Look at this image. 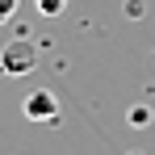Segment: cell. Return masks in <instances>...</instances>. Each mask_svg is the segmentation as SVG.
Returning a JSON list of instances; mask_svg holds the SVG:
<instances>
[{
	"mask_svg": "<svg viewBox=\"0 0 155 155\" xmlns=\"http://www.w3.org/2000/svg\"><path fill=\"white\" fill-rule=\"evenodd\" d=\"M151 122V109L143 105V109H130V126H147Z\"/></svg>",
	"mask_w": 155,
	"mask_h": 155,
	"instance_id": "obj_4",
	"label": "cell"
},
{
	"mask_svg": "<svg viewBox=\"0 0 155 155\" xmlns=\"http://www.w3.org/2000/svg\"><path fill=\"white\" fill-rule=\"evenodd\" d=\"M21 113H25L29 122H54V117H59V97L46 92V88H38V92H29V97H25Z\"/></svg>",
	"mask_w": 155,
	"mask_h": 155,
	"instance_id": "obj_2",
	"label": "cell"
},
{
	"mask_svg": "<svg viewBox=\"0 0 155 155\" xmlns=\"http://www.w3.org/2000/svg\"><path fill=\"white\" fill-rule=\"evenodd\" d=\"M34 63H38V46H34L29 38H13V42L0 51V71H4V76H29Z\"/></svg>",
	"mask_w": 155,
	"mask_h": 155,
	"instance_id": "obj_1",
	"label": "cell"
},
{
	"mask_svg": "<svg viewBox=\"0 0 155 155\" xmlns=\"http://www.w3.org/2000/svg\"><path fill=\"white\" fill-rule=\"evenodd\" d=\"M17 4H21V0H0V25H4V21L17 13Z\"/></svg>",
	"mask_w": 155,
	"mask_h": 155,
	"instance_id": "obj_5",
	"label": "cell"
},
{
	"mask_svg": "<svg viewBox=\"0 0 155 155\" xmlns=\"http://www.w3.org/2000/svg\"><path fill=\"white\" fill-rule=\"evenodd\" d=\"M34 8H38L42 17H59V13L67 8V0H34Z\"/></svg>",
	"mask_w": 155,
	"mask_h": 155,
	"instance_id": "obj_3",
	"label": "cell"
}]
</instances>
